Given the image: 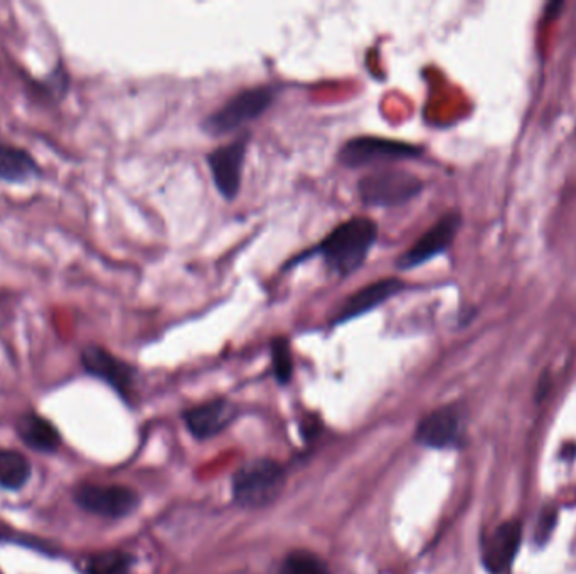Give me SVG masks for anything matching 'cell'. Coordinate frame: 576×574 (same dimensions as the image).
Returning <instances> with one entry per match:
<instances>
[{"label":"cell","instance_id":"cell-1","mask_svg":"<svg viewBox=\"0 0 576 574\" xmlns=\"http://www.w3.org/2000/svg\"><path fill=\"white\" fill-rule=\"evenodd\" d=\"M378 224L369 218H351L327 234L319 245L295 256L287 266H294L312 256H319L329 272L346 278L364 265L378 241Z\"/></svg>","mask_w":576,"mask_h":574},{"label":"cell","instance_id":"cell-2","mask_svg":"<svg viewBox=\"0 0 576 574\" xmlns=\"http://www.w3.org/2000/svg\"><path fill=\"white\" fill-rule=\"evenodd\" d=\"M275 100L272 85H260L240 91L203 120V130L211 137H221L240 130L245 123L262 117Z\"/></svg>","mask_w":576,"mask_h":574},{"label":"cell","instance_id":"cell-3","mask_svg":"<svg viewBox=\"0 0 576 574\" xmlns=\"http://www.w3.org/2000/svg\"><path fill=\"white\" fill-rule=\"evenodd\" d=\"M285 487V470L273 460H253L236 472L233 497L248 509L273 504Z\"/></svg>","mask_w":576,"mask_h":574},{"label":"cell","instance_id":"cell-4","mask_svg":"<svg viewBox=\"0 0 576 574\" xmlns=\"http://www.w3.org/2000/svg\"><path fill=\"white\" fill-rule=\"evenodd\" d=\"M423 182L410 172L378 171L361 177L358 194L361 201L371 208H395L418 196Z\"/></svg>","mask_w":576,"mask_h":574},{"label":"cell","instance_id":"cell-5","mask_svg":"<svg viewBox=\"0 0 576 574\" xmlns=\"http://www.w3.org/2000/svg\"><path fill=\"white\" fill-rule=\"evenodd\" d=\"M423 150L416 145L401 140L383 139V137H354L342 145L337 160L347 169H361L369 165L390 164L396 160L415 159Z\"/></svg>","mask_w":576,"mask_h":574},{"label":"cell","instance_id":"cell-6","mask_svg":"<svg viewBox=\"0 0 576 574\" xmlns=\"http://www.w3.org/2000/svg\"><path fill=\"white\" fill-rule=\"evenodd\" d=\"M248 142L250 133H241L240 137L231 140L230 144L221 145L206 157L214 186L218 189L219 196H223L226 201H235L240 194Z\"/></svg>","mask_w":576,"mask_h":574},{"label":"cell","instance_id":"cell-7","mask_svg":"<svg viewBox=\"0 0 576 574\" xmlns=\"http://www.w3.org/2000/svg\"><path fill=\"white\" fill-rule=\"evenodd\" d=\"M73 499L83 511L107 519H120L139 507V495L122 485L83 484L76 487Z\"/></svg>","mask_w":576,"mask_h":574},{"label":"cell","instance_id":"cell-8","mask_svg":"<svg viewBox=\"0 0 576 574\" xmlns=\"http://www.w3.org/2000/svg\"><path fill=\"white\" fill-rule=\"evenodd\" d=\"M81 366L86 374L107 383L123 398L134 393L137 369L132 364L113 356L112 352L98 344H88L80 352Z\"/></svg>","mask_w":576,"mask_h":574},{"label":"cell","instance_id":"cell-9","mask_svg":"<svg viewBox=\"0 0 576 574\" xmlns=\"http://www.w3.org/2000/svg\"><path fill=\"white\" fill-rule=\"evenodd\" d=\"M462 218L459 213H448L438 219L422 238L416 240L415 245L408 248L403 255L396 260V268L401 272L413 270L416 266L423 265L435 256L442 255L452 245L455 236L459 233Z\"/></svg>","mask_w":576,"mask_h":574},{"label":"cell","instance_id":"cell-10","mask_svg":"<svg viewBox=\"0 0 576 574\" xmlns=\"http://www.w3.org/2000/svg\"><path fill=\"white\" fill-rule=\"evenodd\" d=\"M405 288L406 283L395 277L383 278V280L373 282L371 285H366L344 300V303L332 317L331 325L346 324L349 320L358 319L361 315L368 314L379 305L388 302L390 298L403 292Z\"/></svg>","mask_w":576,"mask_h":574},{"label":"cell","instance_id":"cell-11","mask_svg":"<svg viewBox=\"0 0 576 574\" xmlns=\"http://www.w3.org/2000/svg\"><path fill=\"white\" fill-rule=\"evenodd\" d=\"M523 537V529L519 522H504L487 537L484 544V566L492 574H499L506 571L516 558Z\"/></svg>","mask_w":576,"mask_h":574},{"label":"cell","instance_id":"cell-12","mask_svg":"<svg viewBox=\"0 0 576 574\" xmlns=\"http://www.w3.org/2000/svg\"><path fill=\"white\" fill-rule=\"evenodd\" d=\"M460 415L454 408H440L425 416L418 430L416 440L432 448L454 447L460 438Z\"/></svg>","mask_w":576,"mask_h":574},{"label":"cell","instance_id":"cell-13","mask_svg":"<svg viewBox=\"0 0 576 574\" xmlns=\"http://www.w3.org/2000/svg\"><path fill=\"white\" fill-rule=\"evenodd\" d=\"M43 177V167L29 150L0 144V182L24 186Z\"/></svg>","mask_w":576,"mask_h":574},{"label":"cell","instance_id":"cell-14","mask_svg":"<svg viewBox=\"0 0 576 574\" xmlns=\"http://www.w3.org/2000/svg\"><path fill=\"white\" fill-rule=\"evenodd\" d=\"M235 416V408L226 399H213L209 403L199 404L184 415L187 428L198 438H211L230 425Z\"/></svg>","mask_w":576,"mask_h":574},{"label":"cell","instance_id":"cell-15","mask_svg":"<svg viewBox=\"0 0 576 574\" xmlns=\"http://www.w3.org/2000/svg\"><path fill=\"white\" fill-rule=\"evenodd\" d=\"M17 435L34 452L54 453L61 445L58 428L36 413H26L17 420Z\"/></svg>","mask_w":576,"mask_h":574},{"label":"cell","instance_id":"cell-16","mask_svg":"<svg viewBox=\"0 0 576 574\" xmlns=\"http://www.w3.org/2000/svg\"><path fill=\"white\" fill-rule=\"evenodd\" d=\"M29 86H31L32 95H36L39 101L54 105V103L63 101L70 93V71L63 63H58L46 75L29 81Z\"/></svg>","mask_w":576,"mask_h":574},{"label":"cell","instance_id":"cell-17","mask_svg":"<svg viewBox=\"0 0 576 574\" xmlns=\"http://www.w3.org/2000/svg\"><path fill=\"white\" fill-rule=\"evenodd\" d=\"M31 477V463L22 453L0 450V489L21 490Z\"/></svg>","mask_w":576,"mask_h":574},{"label":"cell","instance_id":"cell-18","mask_svg":"<svg viewBox=\"0 0 576 574\" xmlns=\"http://www.w3.org/2000/svg\"><path fill=\"white\" fill-rule=\"evenodd\" d=\"M134 558L120 549H110L93 554L83 566L85 574H130Z\"/></svg>","mask_w":576,"mask_h":574},{"label":"cell","instance_id":"cell-19","mask_svg":"<svg viewBox=\"0 0 576 574\" xmlns=\"http://www.w3.org/2000/svg\"><path fill=\"white\" fill-rule=\"evenodd\" d=\"M280 574H331V571L317 554L294 551L283 561Z\"/></svg>","mask_w":576,"mask_h":574},{"label":"cell","instance_id":"cell-20","mask_svg":"<svg viewBox=\"0 0 576 574\" xmlns=\"http://www.w3.org/2000/svg\"><path fill=\"white\" fill-rule=\"evenodd\" d=\"M272 362L278 383H290L292 374H294V359H292V351H290V342L285 337L273 339Z\"/></svg>","mask_w":576,"mask_h":574}]
</instances>
